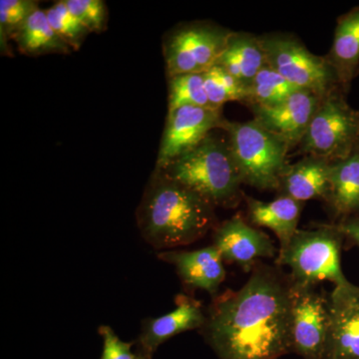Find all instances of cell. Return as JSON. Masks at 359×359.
<instances>
[{
    "instance_id": "obj_1",
    "label": "cell",
    "mask_w": 359,
    "mask_h": 359,
    "mask_svg": "<svg viewBox=\"0 0 359 359\" xmlns=\"http://www.w3.org/2000/svg\"><path fill=\"white\" fill-rule=\"evenodd\" d=\"M238 290L216 295L203 335L219 359H280L292 353L295 285L278 266L259 263Z\"/></svg>"
},
{
    "instance_id": "obj_2",
    "label": "cell",
    "mask_w": 359,
    "mask_h": 359,
    "mask_svg": "<svg viewBox=\"0 0 359 359\" xmlns=\"http://www.w3.org/2000/svg\"><path fill=\"white\" fill-rule=\"evenodd\" d=\"M142 237L154 249L188 245L216 229L215 207L156 170L137 212Z\"/></svg>"
},
{
    "instance_id": "obj_3",
    "label": "cell",
    "mask_w": 359,
    "mask_h": 359,
    "mask_svg": "<svg viewBox=\"0 0 359 359\" xmlns=\"http://www.w3.org/2000/svg\"><path fill=\"white\" fill-rule=\"evenodd\" d=\"M158 171L197 193L215 208H233L240 202L242 177L229 141L223 137L208 135L197 147Z\"/></svg>"
},
{
    "instance_id": "obj_4",
    "label": "cell",
    "mask_w": 359,
    "mask_h": 359,
    "mask_svg": "<svg viewBox=\"0 0 359 359\" xmlns=\"http://www.w3.org/2000/svg\"><path fill=\"white\" fill-rule=\"evenodd\" d=\"M221 129L228 134L231 154L243 184L262 191H280L290 164L287 144L254 119L231 122L224 119Z\"/></svg>"
},
{
    "instance_id": "obj_5",
    "label": "cell",
    "mask_w": 359,
    "mask_h": 359,
    "mask_svg": "<svg viewBox=\"0 0 359 359\" xmlns=\"http://www.w3.org/2000/svg\"><path fill=\"white\" fill-rule=\"evenodd\" d=\"M344 238L337 224L299 229L290 244L278 250L276 264L290 268V278L299 287H314L321 282L346 285L349 280L341 266Z\"/></svg>"
},
{
    "instance_id": "obj_6",
    "label": "cell",
    "mask_w": 359,
    "mask_h": 359,
    "mask_svg": "<svg viewBox=\"0 0 359 359\" xmlns=\"http://www.w3.org/2000/svg\"><path fill=\"white\" fill-rule=\"evenodd\" d=\"M266 63L285 80L321 97L340 90L339 75L327 56L311 53L301 40L283 33L259 36Z\"/></svg>"
},
{
    "instance_id": "obj_7",
    "label": "cell",
    "mask_w": 359,
    "mask_h": 359,
    "mask_svg": "<svg viewBox=\"0 0 359 359\" xmlns=\"http://www.w3.org/2000/svg\"><path fill=\"white\" fill-rule=\"evenodd\" d=\"M308 156L334 163L351 156L359 146V111L346 102L340 90L323 97L299 144Z\"/></svg>"
},
{
    "instance_id": "obj_8",
    "label": "cell",
    "mask_w": 359,
    "mask_h": 359,
    "mask_svg": "<svg viewBox=\"0 0 359 359\" xmlns=\"http://www.w3.org/2000/svg\"><path fill=\"white\" fill-rule=\"evenodd\" d=\"M231 30L212 23H190L175 29L164 43L168 77L205 73L216 65Z\"/></svg>"
},
{
    "instance_id": "obj_9",
    "label": "cell",
    "mask_w": 359,
    "mask_h": 359,
    "mask_svg": "<svg viewBox=\"0 0 359 359\" xmlns=\"http://www.w3.org/2000/svg\"><path fill=\"white\" fill-rule=\"evenodd\" d=\"M330 332V297L314 287L295 285L290 323L292 353L304 359H325Z\"/></svg>"
},
{
    "instance_id": "obj_10",
    "label": "cell",
    "mask_w": 359,
    "mask_h": 359,
    "mask_svg": "<svg viewBox=\"0 0 359 359\" xmlns=\"http://www.w3.org/2000/svg\"><path fill=\"white\" fill-rule=\"evenodd\" d=\"M224 120L222 109L215 108L184 106L168 113L156 169L197 147L215 129L221 128Z\"/></svg>"
},
{
    "instance_id": "obj_11",
    "label": "cell",
    "mask_w": 359,
    "mask_h": 359,
    "mask_svg": "<svg viewBox=\"0 0 359 359\" xmlns=\"http://www.w3.org/2000/svg\"><path fill=\"white\" fill-rule=\"evenodd\" d=\"M323 98L308 90H299L278 105L250 107L255 121L290 149L301 144Z\"/></svg>"
},
{
    "instance_id": "obj_12",
    "label": "cell",
    "mask_w": 359,
    "mask_h": 359,
    "mask_svg": "<svg viewBox=\"0 0 359 359\" xmlns=\"http://www.w3.org/2000/svg\"><path fill=\"white\" fill-rule=\"evenodd\" d=\"M212 245L224 262L237 264L245 271H252L262 259H271L276 248L263 231L248 224L240 215L231 217L215 229Z\"/></svg>"
},
{
    "instance_id": "obj_13",
    "label": "cell",
    "mask_w": 359,
    "mask_h": 359,
    "mask_svg": "<svg viewBox=\"0 0 359 359\" xmlns=\"http://www.w3.org/2000/svg\"><path fill=\"white\" fill-rule=\"evenodd\" d=\"M330 332L325 359H359V287L349 282L330 295Z\"/></svg>"
},
{
    "instance_id": "obj_14",
    "label": "cell",
    "mask_w": 359,
    "mask_h": 359,
    "mask_svg": "<svg viewBox=\"0 0 359 359\" xmlns=\"http://www.w3.org/2000/svg\"><path fill=\"white\" fill-rule=\"evenodd\" d=\"M177 306L171 313L157 318H150L144 323L138 339V353L152 358L161 344L175 337L193 330H202L205 314L199 302L180 294Z\"/></svg>"
},
{
    "instance_id": "obj_15",
    "label": "cell",
    "mask_w": 359,
    "mask_h": 359,
    "mask_svg": "<svg viewBox=\"0 0 359 359\" xmlns=\"http://www.w3.org/2000/svg\"><path fill=\"white\" fill-rule=\"evenodd\" d=\"M158 257L173 264L180 278L189 287L205 290L212 297L218 295L226 271L223 257L214 245L195 250H166Z\"/></svg>"
},
{
    "instance_id": "obj_16",
    "label": "cell",
    "mask_w": 359,
    "mask_h": 359,
    "mask_svg": "<svg viewBox=\"0 0 359 359\" xmlns=\"http://www.w3.org/2000/svg\"><path fill=\"white\" fill-rule=\"evenodd\" d=\"M332 165L330 161L313 156L290 164L280 183L282 196L301 203L314 199L327 201Z\"/></svg>"
},
{
    "instance_id": "obj_17",
    "label": "cell",
    "mask_w": 359,
    "mask_h": 359,
    "mask_svg": "<svg viewBox=\"0 0 359 359\" xmlns=\"http://www.w3.org/2000/svg\"><path fill=\"white\" fill-rule=\"evenodd\" d=\"M245 200L250 223L273 231L280 242L278 250L285 249L299 231L304 203L287 196L269 202L250 197Z\"/></svg>"
},
{
    "instance_id": "obj_18",
    "label": "cell",
    "mask_w": 359,
    "mask_h": 359,
    "mask_svg": "<svg viewBox=\"0 0 359 359\" xmlns=\"http://www.w3.org/2000/svg\"><path fill=\"white\" fill-rule=\"evenodd\" d=\"M327 57L339 75L341 88L348 89L359 70V6L337 20L334 42Z\"/></svg>"
},
{
    "instance_id": "obj_19",
    "label": "cell",
    "mask_w": 359,
    "mask_h": 359,
    "mask_svg": "<svg viewBox=\"0 0 359 359\" xmlns=\"http://www.w3.org/2000/svg\"><path fill=\"white\" fill-rule=\"evenodd\" d=\"M217 65L249 88L257 73L266 65L259 36L250 33H231Z\"/></svg>"
},
{
    "instance_id": "obj_20",
    "label": "cell",
    "mask_w": 359,
    "mask_h": 359,
    "mask_svg": "<svg viewBox=\"0 0 359 359\" xmlns=\"http://www.w3.org/2000/svg\"><path fill=\"white\" fill-rule=\"evenodd\" d=\"M327 202L342 219L359 215V146L346 159L332 163Z\"/></svg>"
},
{
    "instance_id": "obj_21",
    "label": "cell",
    "mask_w": 359,
    "mask_h": 359,
    "mask_svg": "<svg viewBox=\"0 0 359 359\" xmlns=\"http://www.w3.org/2000/svg\"><path fill=\"white\" fill-rule=\"evenodd\" d=\"M21 51L28 54L68 53L69 45L54 32L46 11L37 8L13 34Z\"/></svg>"
},
{
    "instance_id": "obj_22",
    "label": "cell",
    "mask_w": 359,
    "mask_h": 359,
    "mask_svg": "<svg viewBox=\"0 0 359 359\" xmlns=\"http://www.w3.org/2000/svg\"><path fill=\"white\" fill-rule=\"evenodd\" d=\"M299 90L266 63L250 85L248 103L250 106L278 105Z\"/></svg>"
},
{
    "instance_id": "obj_23",
    "label": "cell",
    "mask_w": 359,
    "mask_h": 359,
    "mask_svg": "<svg viewBox=\"0 0 359 359\" xmlns=\"http://www.w3.org/2000/svg\"><path fill=\"white\" fill-rule=\"evenodd\" d=\"M208 98L214 108L222 109L224 103L240 101L248 103L249 88L230 73L216 65L204 73Z\"/></svg>"
},
{
    "instance_id": "obj_24",
    "label": "cell",
    "mask_w": 359,
    "mask_h": 359,
    "mask_svg": "<svg viewBox=\"0 0 359 359\" xmlns=\"http://www.w3.org/2000/svg\"><path fill=\"white\" fill-rule=\"evenodd\" d=\"M184 106L214 108L205 91L204 73L169 78V112Z\"/></svg>"
},
{
    "instance_id": "obj_25",
    "label": "cell",
    "mask_w": 359,
    "mask_h": 359,
    "mask_svg": "<svg viewBox=\"0 0 359 359\" xmlns=\"http://www.w3.org/2000/svg\"><path fill=\"white\" fill-rule=\"evenodd\" d=\"M46 15L54 32L69 46L79 47L89 32L79 20L70 13L65 1H58L47 9Z\"/></svg>"
},
{
    "instance_id": "obj_26",
    "label": "cell",
    "mask_w": 359,
    "mask_h": 359,
    "mask_svg": "<svg viewBox=\"0 0 359 359\" xmlns=\"http://www.w3.org/2000/svg\"><path fill=\"white\" fill-rule=\"evenodd\" d=\"M39 8L32 0H1L0 1V27L1 42L7 35L14 34L26 18Z\"/></svg>"
},
{
    "instance_id": "obj_27",
    "label": "cell",
    "mask_w": 359,
    "mask_h": 359,
    "mask_svg": "<svg viewBox=\"0 0 359 359\" xmlns=\"http://www.w3.org/2000/svg\"><path fill=\"white\" fill-rule=\"evenodd\" d=\"M65 4L89 32H102L106 23V7L102 0H65Z\"/></svg>"
},
{
    "instance_id": "obj_28",
    "label": "cell",
    "mask_w": 359,
    "mask_h": 359,
    "mask_svg": "<svg viewBox=\"0 0 359 359\" xmlns=\"http://www.w3.org/2000/svg\"><path fill=\"white\" fill-rule=\"evenodd\" d=\"M99 334L103 339V351L100 359H140L139 353H133V342L120 339L114 330L107 325L99 327Z\"/></svg>"
},
{
    "instance_id": "obj_29",
    "label": "cell",
    "mask_w": 359,
    "mask_h": 359,
    "mask_svg": "<svg viewBox=\"0 0 359 359\" xmlns=\"http://www.w3.org/2000/svg\"><path fill=\"white\" fill-rule=\"evenodd\" d=\"M337 226L344 233V238H348L359 247V215L342 219Z\"/></svg>"
},
{
    "instance_id": "obj_30",
    "label": "cell",
    "mask_w": 359,
    "mask_h": 359,
    "mask_svg": "<svg viewBox=\"0 0 359 359\" xmlns=\"http://www.w3.org/2000/svg\"><path fill=\"white\" fill-rule=\"evenodd\" d=\"M139 355H140V359H152V358H146V356H144V355H141L140 353H139Z\"/></svg>"
}]
</instances>
